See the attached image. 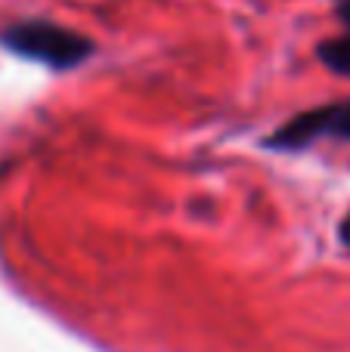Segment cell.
I'll list each match as a JSON object with an SVG mask.
<instances>
[{"label": "cell", "mask_w": 350, "mask_h": 352, "mask_svg": "<svg viewBox=\"0 0 350 352\" xmlns=\"http://www.w3.org/2000/svg\"><path fill=\"white\" fill-rule=\"evenodd\" d=\"M338 238H341V244L350 250V217L341 219V226H338Z\"/></svg>", "instance_id": "277c9868"}, {"label": "cell", "mask_w": 350, "mask_h": 352, "mask_svg": "<svg viewBox=\"0 0 350 352\" xmlns=\"http://www.w3.org/2000/svg\"><path fill=\"white\" fill-rule=\"evenodd\" d=\"M332 136V140H350V99L335 105H320L295 115L291 121H285L279 130H273L264 140L267 148L273 152H301L310 148L316 140Z\"/></svg>", "instance_id": "7a4b0ae2"}, {"label": "cell", "mask_w": 350, "mask_h": 352, "mask_svg": "<svg viewBox=\"0 0 350 352\" xmlns=\"http://www.w3.org/2000/svg\"><path fill=\"white\" fill-rule=\"evenodd\" d=\"M0 47L10 50L12 56L41 62L53 72H72L96 53V43L90 37L62 28L56 22H43V19H25V22L6 25L0 31Z\"/></svg>", "instance_id": "6da1fadb"}, {"label": "cell", "mask_w": 350, "mask_h": 352, "mask_svg": "<svg viewBox=\"0 0 350 352\" xmlns=\"http://www.w3.org/2000/svg\"><path fill=\"white\" fill-rule=\"evenodd\" d=\"M338 16H341V22H344L347 31H350V0H338Z\"/></svg>", "instance_id": "5b68a950"}, {"label": "cell", "mask_w": 350, "mask_h": 352, "mask_svg": "<svg viewBox=\"0 0 350 352\" xmlns=\"http://www.w3.org/2000/svg\"><path fill=\"white\" fill-rule=\"evenodd\" d=\"M316 56H320V62L329 68V72H335V74H347V78H350V34H344V37H332V41L320 43Z\"/></svg>", "instance_id": "3957f363"}]
</instances>
